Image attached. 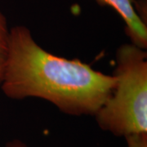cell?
Here are the masks:
<instances>
[{
    "instance_id": "6",
    "label": "cell",
    "mask_w": 147,
    "mask_h": 147,
    "mask_svg": "<svg viewBox=\"0 0 147 147\" xmlns=\"http://www.w3.org/2000/svg\"><path fill=\"white\" fill-rule=\"evenodd\" d=\"M4 147H29L25 142H23L21 140L14 139L7 142Z\"/></svg>"
},
{
    "instance_id": "2",
    "label": "cell",
    "mask_w": 147,
    "mask_h": 147,
    "mask_svg": "<svg viewBox=\"0 0 147 147\" xmlns=\"http://www.w3.org/2000/svg\"><path fill=\"white\" fill-rule=\"evenodd\" d=\"M115 85L94 115L102 131L126 137L147 132V53L131 42L119 47Z\"/></svg>"
},
{
    "instance_id": "5",
    "label": "cell",
    "mask_w": 147,
    "mask_h": 147,
    "mask_svg": "<svg viewBox=\"0 0 147 147\" xmlns=\"http://www.w3.org/2000/svg\"><path fill=\"white\" fill-rule=\"evenodd\" d=\"M124 138L127 147H147V132L132 134Z\"/></svg>"
},
{
    "instance_id": "4",
    "label": "cell",
    "mask_w": 147,
    "mask_h": 147,
    "mask_svg": "<svg viewBox=\"0 0 147 147\" xmlns=\"http://www.w3.org/2000/svg\"><path fill=\"white\" fill-rule=\"evenodd\" d=\"M10 44V28L5 15L0 9V87L2 84Z\"/></svg>"
},
{
    "instance_id": "1",
    "label": "cell",
    "mask_w": 147,
    "mask_h": 147,
    "mask_svg": "<svg viewBox=\"0 0 147 147\" xmlns=\"http://www.w3.org/2000/svg\"><path fill=\"white\" fill-rule=\"evenodd\" d=\"M114 74L79 59L47 52L29 28L10 29V44L0 91L13 100L39 98L70 116H94L111 94Z\"/></svg>"
},
{
    "instance_id": "3",
    "label": "cell",
    "mask_w": 147,
    "mask_h": 147,
    "mask_svg": "<svg viewBox=\"0 0 147 147\" xmlns=\"http://www.w3.org/2000/svg\"><path fill=\"white\" fill-rule=\"evenodd\" d=\"M137 0H96L101 6L112 7L120 16L125 24V33L130 42L147 49L146 23L138 15L136 9Z\"/></svg>"
}]
</instances>
